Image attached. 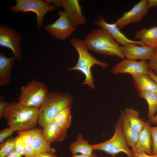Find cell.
I'll return each instance as SVG.
<instances>
[{
	"label": "cell",
	"mask_w": 157,
	"mask_h": 157,
	"mask_svg": "<svg viewBox=\"0 0 157 157\" xmlns=\"http://www.w3.org/2000/svg\"><path fill=\"white\" fill-rule=\"evenodd\" d=\"M122 112L128 123L135 131L139 133L143 130L146 122L140 117L138 111L132 108L127 107Z\"/></svg>",
	"instance_id": "obj_21"
},
{
	"label": "cell",
	"mask_w": 157,
	"mask_h": 157,
	"mask_svg": "<svg viewBox=\"0 0 157 157\" xmlns=\"http://www.w3.org/2000/svg\"><path fill=\"white\" fill-rule=\"evenodd\" d=\"M83 41L88 49L93 52L102 55L116 56L122 59L125 58L119 44L103 28L92 30Z\"/></svg>",
	"instance_id": "obj_2"
},
{
	"label": "cell",
	"mask_w": 157,
	"mask_h": 157,
	"mask_svg": "<svg viewBox=\"0 0 157 157\" xmlns=\"http://www.w3.org/2000/svg\"><path fill=\"white\" fill-rule=\"evenodd\" d=\"M49 92L48 88L45 83L33 79L21 87L18 102L28 106L39 108Z\"/></svg>",
	"instance_id": "obj_6"
},
{
	"label": "cell",
	"mask_w": 157,
	"mask_h": 157,
	"mask_svg": "<svg viewBox=\"0 0 157 157\" xmlns=\"http://www.w3.org/2000/svg\"><path fill=\"white\" fill-rule=\"evenodd\" d=\"M95 23L97 25L107 30L119 45L121 44L123 46L134 43L141 46L145 45L140 41H134L129 39L120 31L115 23L110 24L107 23L101 16H99L95 20Z\"/></svg>",
	"instance_id": "obj_14"
},
{
	"label": "cell",
	"mask_w": 157,
	"mask_h": 157,
	"mask_svg": "<svg viewBox=\"0 0 157 157\" xmlns=\"http://www.w3.org/2000/svg\"><path fill=\"white\" fill-rule=\"evenodd\" d=\"M126 58L135 60H150L153 55L156 48L147 45H140L134 43L121 46Z\"/></svg>",
	"instance_id": "obj_13"
},
{
	"label": "cell",
	"mask_w": 157,
	"mask_h": 157,
	"mask_svg": "<svg viewBox=\"0 0 157 157\" xmlns=\"http://www.w3.org/2000/svg\"><path fill=\"white\" fill-rule=\"evenodd\" d=\"M148 65L149 68L154 71V73L157 76V48L155 49V52L149 60Z\"/></svg>",
	"instance_id": "obj_31"
},
{
	"label": "cell",
	"mask_w": 157,
	"mask_h": 157,
	"mask_svg": "<svg viewBox=\"0 0 157 157\" xmlns=\"http://www.w3.org/2000/svg\"><path fill=\"white\" fill-rule=\"evenodd\" d=\"M71 109V107L64 109L59 112L53 119L59 127L66 133L72 123Z\"/></svg>",
	"instance_id": "obj_24"
},
{
	"label": "cell",
	"mask_w": 157,
	"mask_h": 157,
	"mask_svg": "<svg viewBox=\"0 0 157 157\" xmlns=\"http://www.w3.org/2000/svg\"><path fill=\"white\" fill-rule=\"evenodd\" d=\"M69 148L72 155L81 154L90 155L94 150L92 145L90 144L88 141L83 138L81 133L78 135L76 140L71 143Z\"/></svg>",
	"instance_id": "obj_22"
},
{
	"label": "cell",
	"mask_w": 157,
	"mask_h": 157,
	"mask_svg": "<svg viewBox=\"0 0 157 157\" xmlns=\"http://www.w3.org/2000/svg\"><path fill=\"white\" fill-rule=\"evenodd\" d=\"M42 133L49 144L63 141L67 137V133L62 130L53 120L43 127Z\"/></svg>",
	"instance_id": "obj_16"
},
{
	"label": "cell",
	"mask_w": 157,
	"mask_h": 157,
	"mask_svg": "<svg viewBox=\"0 0 157 157\" xmlns=\"http://www.w3.org/2000/svg\"><path fill=\"white\" fill-rule=\"evenodd\" d=\"M150 125V122H146L144 128L139 133L136 144L131 149L132 152H142L149 155L152 154V140L149 128Z\"/></svg>",
	"instance_id": "obj_15"
},
{
	"label": "cell",
	"mask_w": 157,
	"mask_h": 157,
	"mask_svg": "<svg viewBox=\"0 0 157 157\" xmlns=\"http://www.w3.org/2000/svg\"><path fill=\"white\" fill-rule=\"evenodd\" d=\"M15 138V150L22 156H24L25 144L18 135Z\"/></svg>",
	"instance_id": "obj_29"
},
{
	"label": "cell",
	"mask_w": 157,
	"mask_h": 157,
	"mask_svg": "<svg viewBox=\"0 0 157 157\" xmlns=\"http://www.w3.org/2000/svg\"><path fill=\"white\" fill-rule=\"evenodd\" d=\"M59 17L53 23L44 26L45 30L54 38L64 40L69 38L76 29L69 20L65 11L58 12Z\"/></svg>",
	"instance_id": "obj_9"
},
{
	"label": "cell",
	"mask_w": 157,
	"mask_h": 157,
	"mask_svg": "<svg viewBox=\"0 0 157 157\" xmlns=\"http://www.w3.org/2000/svg\"><path fill=\"white\" fill-rule=\"evenodd\" d=\"M22 156L19 154L15 149L6 157H22Z\"/></svg>",
	"instance_id": "obj_39"
},
{
	"label": "cell",
	"mask_w": 157,
	"mask_h": 157,
	"mask_svg": "<svg viewBox=\"0 0 157 157\" xmlns=\"http://www.w3.org/2000/svg\"><path fill=\"white\" fill-rule=\"evenodd\" d=\"M149 8L157 7V0H147Z\"/></svg>",
	"instance_id": "obj_37"
},
{
	"label": "cell",
	"mask_w": 157,
	"mask_h": 157,
	"mask_svg": "<svg viewBox=\"0 0 157 157\" xmlns=\"http://www.w3.org/2000/svg\"><path fill=\"white\" fill-rule=\"evenodd\" d=\"M139 93V97L144 99L147 103L148 117L150 119L155 116L157 111V93L146 91Z\"/></svg>",
	"instance_id": "obj_25"
},
{
	"label": "cell",
	"mask_w": 157,
	"mask_h": 157,
	"mask_svg": "<svg viewBox=\"0 0 157 157\" xmlns=\"http://www.w3.org/2000/svg\"><path fill=\"white\" fill-rule=\"evenodd\" d=\"M16 3L9 9L13 13L28 12L35 13L36 16L37 27L39 30L42 26L43 19L48 12L55 11L56 6L47 0H15Z\"/></svg>",
	"instance_id": "obj_7"
},
{
	"label": "cell",
	"mask_w": 157,
	"mask_h": 157,
	"mask_svg": "<svg viewBox=\"0 0 157 157\" xmlns=\"http://www.w3.org/2000/svg\"><path fill=\"white\" fill-rule=\"evenodd\" d=\"M16 59L14 56L8 58L0 52V85L5 86L11 81L12 70Z\"/></svg>",
	"instance_id": "obj_17"
},
{
	"label": "cell",
	"mask_w": 157,
	"mask_h": 157,
	"mask_svg": "<svg viewBox=\"0 0 157 157\" xmlns=\"http://www.w3.org/2000/svg\"><path fill=\"white\" fill-rule=\"evenodd\" d=\"M39 153L32 144L25 145L24 154L25 157H38Z\"/></svg>",
	"instance_id": "obj_30"
},
{
	"label": "cell",
	"mask_w": 157,
	"mask_h": 157,
	"mask_svg": "<svg viewBox=\"0 0 157 157\" xmlns=\"http://www.w3.org/2000/svg\"><path fill=\"white\" fill-rule=\"evenodd\" d=\"M147 0H141L129 11L123 13L115 24L120 30L132 23H139L149 12Z\"/></svg>",
	"instance_id": "obj_10"
},
{
	"label": "cell",
	"mask_w": 157,
	"mask_h": 157,
	"mask_svg": "<svg viewBox=\"0 0 157 157\" xmlns=\"http://www.w3.org/2000/svg\"><path fill=\"white\" fill-rule=\"evenodd\" d=\"M39 108L13 102L4 111L2 117L14 131L33 129L38 122Z\"/></svg>",
	"instance_id": "obj_1"
},
{
	"label": "cell",
	"mask_w": 157,
	"mask_h": 157,
	"mask_svg": "<svg viewBox=\"0 0 157 157\" xmlns=\"http://www.w3.org/2000/svg\"><path fill=\"white\" fill-rule=\"evenodd\" d=\"M149 129L151 133L152 142V154H157V126H150Z\"/></svg>",
	"instance_id": "obj_28"
},
{
	"label": "cell",
	"mask_w": 157,
	"mask_h": 157,
	"mask_svg": "<svg viewBox=\"0 0 157 157\" xmlns=\"http://www.w3.org/2000/svg\"><path fill=\"white\" fill-rule=\"evenodd\" d=\"M33 140L32 145L37 151L41 153L50 152L55 154L56 149L52 147L46 141L41 129L33 128L32 129Z\"/></svg>",
	"instance_id": "obj_20"
},
{
	"label": "cell",
	"mask_w": 157,
	"mask_h": 157,
	"mask_svg": "<svg viewBox=\"0 0 157 157\" xmlns=\"http://www.w3.org/2000/svg\"><path fill=\"white\" fill-rule=\"evenodd\" d=\"M133 157H157V154L149 155L144 152H132Z\"/></svg>",
	"instance_id": "obj_33"
},
{
	"label": "cell",
	"mask_w": 157,
	"mask_h": 157,
	"mask_svg": "<svg viewBox=\"0 0 157 157\" xmlns=\"http://www.w3.org/2000/svg\"><path fill=\"white\" fill-rule=\"evenodd\" d=\"M71 157H98L95 153H93L90 155H86L81 154L72 155Z\"/></svg>",
	"instance_id": "obj_36"
},
{
	"label": "cell",
	"mask_w": 157,
	"mask_h": 157,
	"mask_svg": "<svg viewBox=\"0 0 157 157\" xmlns=\"http://www.w3.org/2000/svg\"><path fill=\"white\" fill-rule=\"evenodd\" d=\"M135 38L146 45L153 48H157V26L144 28L136 31Z\"/></svg>",
	"instance_id": "obj_19"
},
{
	"label": "cell",
	"mask_w": 157,
	"mask_h": 157,
	"mask_svg": "<svg viewBox=\"0 0 157 157\" xmlns=\"http://www.w3.org/2000/svg\"><path fill=\"white\" fill-rule=\"evenodd\" d=\"M148 75L157 84V76L150 69Z\"/></svg>",
	"instance_id": "obj_38"
},
{
	"label": "cell",
	"mask_w": 157,
	"mask_h": 157,
	"mask_svg": "<svg viewBox=\"0 0 157 157\" xmlns=\"http://www.w3.org/2000/svg\"><path fill=\"white\" fill-rule=\"evenodd\" d=\"M38 157H57L54 153L47 152L39 153Z\"/></svg>",
	"instance_id": "obj_35"
},
{
	"label": "cell",
	"mask_w": 157,
	"mask_h": 157,
	"mask_svg": "<svg viewBox=\"0 0 157 157\" xmlns=\"http://www.w3.org/2000/svg\"><path fill=\"white\" fill-rule=\"evenodd\" d=\"M94 150L103 151L112 157L123 152L128 157H133L131 150L124 135L121 118L119 117L115 125L113 136L110 139L99 143L92 144Z\"/></svg>",
	"instance_id": "obj_5"
},
{
	"label": "cell",
	"mask_w": 157,
	"mask_h": 157,
	"mask_svg": "<svg viewBox=\"0 0 157 157\" xmlns=\"http://www.w3.org/2000/svg\"><path fill=\"white\" fill-rule=\"evenodd\" d=\"M149 120L150 123L157 124V111L155 116L152 118L149 119Z\"/></svg>",
	"instance_id": "obj_40"
},
{
	"label": "cell",
	"mask_w": 157,
	"mask_h": 157,
	"mask_svg": "<svg viewBox=\"0 0 157 157\" xmlns=\"http://www.w3.org/2000/svg\"><path fill=\"white\" fill-rule=\"evenodd\" d=\"M70 42L77 51L78 58L76 65L67 68V70H77L81 72L85 76L82 84L87 85L92 89H94L95 86L91 71L92 67L97 65L103 69H105L108 67V64L98 60L93 56L89 52L83 40L77 38H72L70 40Z\"/></svg>",
	"instance_id": "obj_3"
},
{
	"label": "cell",
	"mask_w": 157,
	"mask_h": 157,
	"mask_svg": "<svg viewBox=\"0 0 157 157\" xmlns=\"http://www.w3.org/2000/svg\"><path fill=\"white\" fill-rule=\"evenodd\" d=\"M15 138L12 137L0 144V157H6L15 149Z\"/></svg>",
	"instance_id": "obj_26"
},
{
	"label": "cell",
	"mask_w": 157,
	"mask_h": 157,
	"mask_svg": "<svg viewBox=\"0 0 157 157\" xmlns=\"http://www.w3.org/2000/svg\"><path fill=\"white\" fill-rule=\"evenodd\" d=\"M22 34L15 29L9 26L0 25V45L10 49L17 60H22L21 44Z\"/></svg>",
	"instance_id": "obj_8"
},
{
	"label": "cell",
	"mask_w": 157,
	"mask_h": 157,
	"mask_svg": "<svg viewBox=\"0 0 157 157\" xmlns=\"http://www.w3.org/2000/svg\"><path fill=\"white\" fill-rule=\"evenodd\" d=\"M10 103L5 101H3L1 100H0V118H2L3 112L6 108L10 104Z\"/></svg>",
	"instance_id": "obj_34"
},
{
	"label": "cell",
	"mask_w": 157,
	"mask_h": 157,
	"mask_svg": "<svg viewBox=\"0 0 157 157\" xmlns=\"http://www.w3.org/2000/svg\"><path fill=\"white\" fill-rule=\"evenodd\" d=\"M119 117L121 119L124 135L128 145L132 149L134 147L137 141L139 133L135 131L128 123L122 111H121Z\"/></svg>",
	"instance_id": "obj_23"
},
{
	"label": "cell",
	"mask_w": 157,
	"mask_h": 157,
	"mask_svg": "<svg viewBox=\"0 0 157 157\" xmlns=\"http://www.w3.org/2000/svg\"><path fill=\"white\" fill-rule=\"evenodd\" d=\"M135 88L139 92L146 91L157 93V84L148 74L131 75Z\"/></svg>",
	"instance_id": "obj_18"
},
{
	"label": "cell",
	"mask_w": 157,
	"mask_h": 157,
	"mask_svg": "<svg viewBox=\"0 0 157 157\" xmlns=\"http://www.w3.org/2000/svg\"><path fill=\"white\" fill-rule=\"evenodd\" d=\"M56 6L62 7L73 26L76 28L78 26L86 24L87 20L82 11V8L77 0H57Z\"/></svg>",
	"instance_id": "obj_11"
},
{
	"label": "cell",
	"mask_w": 157,
	"mask_h": 157,
	"mask_svg": "<svg viewBox=\"0 0 157 157\" xmlns=\"http://www.w3.org/2000/svg\"><path fill=\"white\" fill-rule=\"evenodd\" d=\"M73 98L69 93L49 92L44 102L39 108L38 122L42 128L53 120L64 109L72 107Z\"/></svg>",
	"instance_id": "obj_4"
},
{
	"label": "cell",
	"mask_w": 157,
	"mask_h": 157,
	"mask_svg": "<svg viewBox=\"0 0 157 157\" xmlns=\"http://www.w3.org/2000/svg\"><path fill=\"white\" fill-rule=\"evenodd\" d=\"M17 134L23 141L26 145L32 144L33 135L32 129L17 131Z\"/></svg>",
	"instance_id": "obj_27"
},
{
	"label": "cell",
	"mask_w": 157,
	"mask_h": 157,
	"mask_svg": "<svg viewBox=\"0 0 157 157\" xmlns=\"http://www.w3.org/2000/svg\"><path fill=\"white\" fill-rule=\"evenodd\" d=\"M150 69L148 63L145 61H137L125 58L113 67L111 72L115 74L127 73L131 76L148 74Z\"/></svg>",
	"instance_id": "obj_12"
},
{
	"label": "cell",
	"mask_w": 157,
	"mask_h": 157,
	"mask_svg": "<svg viewBox=\"0 0 157 157\" xmlns=\"http://www.w3.org/2000/svg\"><path fill=\"white\" fill-rule=\"evenodd\" d=\"M14 131L10 127L6 128L0 131V142L1 143L8 137L11 136Z\"/></svg>",
	"instance_id": "obj_32"
}]
</instances>
